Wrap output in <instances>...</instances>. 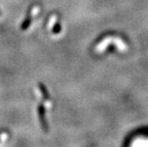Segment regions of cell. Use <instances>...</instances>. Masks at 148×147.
Masks as SVG:
<instances>
[{"label": "cell", "instance_id": "cell-2", "mask_svg": "<svg viewBox=\"0 0 148 147\" xmlns=\"http://www.w3.org/2000/svg\"><path fill=\"white\" fill-rule=\"evenodd\" d=\"M38 87H39V90H40V92H41V94H42L43 98H44L45 100H49V99H50V94H49V92H48V90H47L46 86H45L44 83H39Z\"/></svg>", "mask_w": 148, "mask_h": 147}, {"label": "cell", "instance_id": "cell-1", "mask_svg": "<svg viewBox=\"0 0 148 147\" xmlns=\"http://www.w3.org/2000/svg\"><path fill=\"white\" fill-rule=\"evenodd\" d=\"M37 112H38V117H39V122L41 124V127L43 130L45 132L48 130V123L46 122V118H45V108L43 105H39L37 107Z\"/></svg>", "mask_w": 148, "mask_h": 147}, {"label": "cell", "instance_id": "cell-3", "mask_svg": "<svg viewBox=\"0 0 148 147\" xmlns=\"http://www.w3.org/2000/svg\"><path fill=\"white\" fill-rule=\"evenodd\" d=\"M30 24H31V18H30V16H27L26 19L24 20V21L21 24V29L23 31L27 30L29 28Z\"/></svg>", "mask_w": 148, "mask_h": 147}, {"label": "cell", "instance_id": "cell-4", "mask_svg": "<svg viewBox=\"0 0 148 147\" xmlns=\"http://www.w3.org/2000/svg\"><path fill=\"white\" fill-rule=\"evenodd\" d=\"M61 31V25L60 22H56L52 28V32L54 34H59Z\"/></svg>", "mask_w": 148, "mask_h": 147}]
</instances>
